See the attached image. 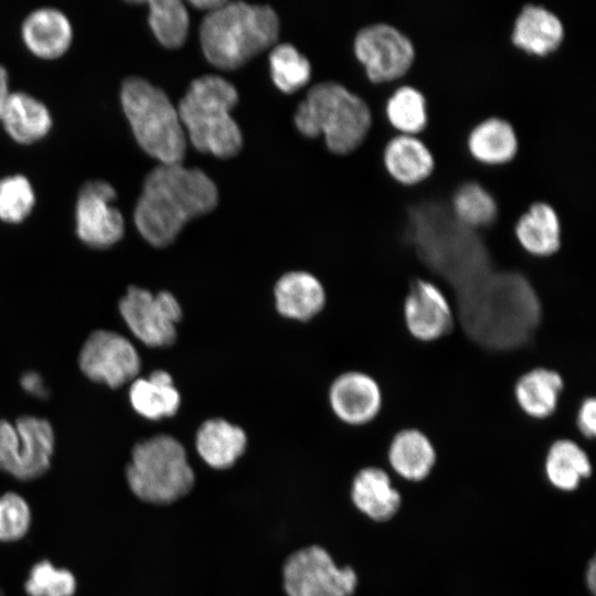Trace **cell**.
I'll list each match as a JSON object with an SVG mask.
<instances>
[{
	"instance_id": "obj_1",
	"label": "cell",
	"mask_w": 596,
	"mask_h": 596,
	"mask_svg": "<svg viewBox=\"0 0 596 596\" xmlns=\"http://www.w3.org/2000/svg\"><path fill=\"white\" fill-rule=\"evenodd\" d=\"M216 204V185L202 170L160 163L145 179L134 222L150 245L166 247L190 220L211 212Z\"/></svg>"
},
{
	"instance_id": "obj_2",
	"label": "cell",
	"mask_w": 596,
	"mask_h": 596,
	"mask_svg": "<svg viewBox=\"0 0 596 596\" xmlns=\"http://www.w3.org/2000/svg\"><path fill=\"white\" fill-rule=\"evenodd\" d=\"M279 34L277 14L269 6L226 1L210 12L200 28L206 60L221 70H236L273 46Z\"/></svg>"
},
{
	"instance_id": "obj_3",
	"label": "cell",
	"mask_w": 596,
	"mask_h": 596,
	"mask_svg": "<svg viewBox=\"0 0 596 596\" xmlns=\"http://www.w3.org/2000/svg\"><path fill=\"white\" fill-rule=\"evenodd\" d=\"M237 100L235 86L221 76L204 75L190 84L177 110L196 150L222 159L238 153L243 137L231 116Z\"/></svg>"
},
{
	"instance_id": "obj_4",
	"label": "cell",
	"mask_w": 596,
	"mask_h": 596,
	"mask_svg": "<svg viewBox=\"0 0 596 596\" xmlns=\"http://www.w3.org/2000/svg\"><path fill=\"white\" fill-rule=\"evenodd\" d=\"M295 124L307 137L323 134L331 152L348 155L365 141L373 117L362 97L340 83L323 82L311 87L299 104Z\"/></svg>"
},
{
	"instance_id": "obj_5",
	"label": "cell",
	"mask_w": 596,
	"mask_h": 596,
	"mask_svg": "<svg viewBox=\"0 0 596 596\" xmlns=\"http://www.w3.org/2000/svg\"><path fill=\"white\" fill-rule=\"evenodd\" d=\"M126 479L139 500L156 505L174 503L195 487V472L184 446L168 434L151 436L134 446Z\"/></svg>"
},
{
	"instance_id": "obj_6",
	"label": "cell",
	"mask_w": 596,
	"mask_h": 596,
	"mask_svg": "<svg viewBox=\"0 0 596 596\" xmlns=\"http://www.w3.org/2000/svg\"><path fill=\"white\" fill-rule=\"evenodd\" d=\"M120 102L141 149L161 163H181L187 135L166 93L134 76L123 82Z\"/></svg>"
},
{
	"instance_id": "obj_7",
	"label": "cell",
	"mask_w": 596,
	"mask_h": 596,
	"mask_svg": "<svg viewBox=\"0 0 596 596\" xmlns=\"http://www.w3.org/2000/svg\"><path fill=\"white\" fill-rule=\"evenodd\" d=\"M358 582L351 566H338L331 554L318 544L295 550L281 567L286 596H353Z\"/></svg>"
},
{
	"instance_id": "obj_8",
	"label": "cell",
	"mask_w": 596,
	"mask_h": 596,
	"mask_svg": "<svg viewBox=\"0 0 596 596\" xmlns=\"http://www.w3.org/2000/svg\"><path fill=\"white\" fill-rule=\"evenodd\" d=\"M54 441L44 418L22 416L14 424L0 419V470L23 481L41 477L50 468Z\"/></svg>"
},
{
	"instance_id": "obj_9",
	"label": "cell",
	"mask_w": 596,
	"mask_h": 596,
	"mask_svg": "<svg viewBox=\"0 0 596 596\" xmlns=\"http://www.w3.org/2000/svg\"><path fill=\"white\" fill-rule=\"evenodd\" d=\"M353 51L364 67L368 79L375 85L402 79L415 57L411 39L396 26L382 21L368 24L358 31Z\"/></svg>"
},
{
	"instance_id": "obj_10",
	"label": "cell",
	"mask_w": 596,
	"mask_h": 596,
	"mask_svg": "<svg viewBox=\"0 0 596 596\" xmlns=\"http://www.w3.org/2000/svg\"><path fill=\"white\" fill-rule=\"evenodd\" d=\"M119 312L130 332L148 347H169L177 339L182 308L170 291L152 294L131 286L119 300Z\"/></svg>"
},
{
	"instance_id": "obj_11",
	"label": "cell",
	"mask_w": 596,
	"mask_h": 596,
	"mask_svg": "<svg viewBox=\"0 0 596 596\" xmlns=\"http://www.w3.org/2000/svg\"><path fill=\"white\" fill-rule=\"evenodd\" d=\"M402 320L406 332L419 343H435L448 336L455 326L450 300L436 283L413 279L402 302Z\"/></svg>"
},
{
	"instance_id": "obj_12",
	"label": "cell",
	"mask_w": 596,
	"mask_h": 596,
	"mask_svg": "<svg viewBox=\"0 0 596 596\" xmlns=\"http://www.w3.org/2000/svg\"><path fill=\"white\" fill-rule=\"evenodd\" d=\"M78 365L89 380L116 389L136 379L141 361L137 349L126 337L97 330L83 344Z\"/></svg>"
},
{
	"instance_id": "obj_13",
	"label": "cell",
	"mask_w": 596,
	"mask_h": 596,
	"mask_svg": "<svg viewBox=\"0 0 596 596\" xmlns=\"http://www.w3.org/2000/svg\"><path fill=\"white\" fill-rule=\"evenodd\" d=\"M116 191L103 180L85 183L79 192L75 219L78 238L95 248L110 247L121 240L125 222L113 205Z\"/></svg>"
},
{
	"instance_id": "obj_14",
	"label": "cell",
	"mask_w": 596,
	"mask_h": 596,
	"mask_svg": "<svg viewBox=\"0 0 596 596\" xmlns=\"http://www.w3.org/2000/svg\"><path fill=\"white\" fill-rule=\"evenodd\" d=\"M328 398L333 414L351 426L373 422L381 413L384 402L379 381L358 370L339 374L330 385Z\"/></svg>"
},
{
	"instance_id": "obj_15",
	"label": "cell",
	"mask_w": 596,
	"mask_h": 596,
	"mask_svg": "<svg viewBox=\"0 0 596 596\" xmlns=\"http://www.w3.org/2000/svg\"><path fill=\"white\" fill-rule=\"evenodd\" d=\"M564 390L565 380L561 372L546 365H536L517 377L512 397L523 415L534 421H544L557 411Z\"/></svg>"
},
{
	"instance_id": "obj_16",
	"label": "cell",
	"mask_w": 596,
	"mask_h": 596,
	"mask_svg": "<svg viewBox=\"0 0 596 596\" xmlns=\"http://www.w3.org/2000/svg\"><path fill=\"white\" fill-rule=\"evenodd\" d=\"M564 25L558 15L542 4L526 3L514 18L510 40L530 56L545 57L563 43Z\"/></svg>"
},
{
	"instance_id": "obj_17",
	"label": "cell",
	"mask_w": 596,
	"mask_h": 596,
	"mask_svg": "<svg viewBox=\"0 0 596 596\" xmlns=\"http://www.w3.org/2000/svg\"><path fill=\"white\" fill-rule=\"evenodd\" d=\"M517 245L528 255L549 258L563 247V230L555 209L545 201H534L513 225Z\"/></svg>"
},
{
	"instance_id": "obj_18",
	"label": "cell",
	"mask_w": 596,
	"mask_h": 596,
	"mask_svg": "<svg viewBox=\"0 0 596 596\" xmlns=\"http://www.w3.org/2000/svg\"><path fill=\"white\" fill-rule=\"evenodd\" d=\"M276 310L285 318L307 321L324 307L327 296L321 281L311 273H285L274 287Z\"/></svg>"
},
{
	"instance_id": "obj_19",
	"label": "cell",
	"mask_w": 596,
	"mask_h": 596,
	"mask_svg": "<svg viewBox=\"0 0 596 596\" xmlns=\"http://www.w3.org/2000/svg\"><path fill=\"white\" fill-rule=\"evenodd\" d=\"M194 446L205 465L215 470H226L234 467L244 455L247 436L242 427L215 417L200 425Z\"/></svg>"
},
{
	"instance_id": "obj_20",
	"label": "cell",
	"mask_w": 596,
	"mask_h": 596,
	"mask_svg": "<svg viewBox=\"0 0 596 596\" xmlns=\"http://www.w3.org/2000/svg\"><path fill=\"white\" fill-rule=\"evenodd\" d=\"M350 499L361 513L375 522L391 520L402 504L401 493L393 487L390 475L375 466L356 472L351 482Z\"/></svg>"
},
{
	"instance_id": "obj_21",
	"label": "cell",
	"mask_w": 596,
	"mask_h": 596,
	"mask_svg": "<svg viewBox=\"0 0 596 596\" xmlns=\"http://www.w3.org/2000/svg\"><path fill=\"white\" fill-rule=\"evenodd\" d=\"M382 158L391 178L404 185L423 182L435 167L433 153L417 135L395 134L386 141Z\"/></svg>"
},
{
	"instance_id": "obj_22",
	"label": "cell",
	"mask_w": 596,
	"mask_h": 596,
	"mask_svg": "<svg viewBox=\"0 0 596 596\" xmlns=\"http://www.w3.org/2000/svg\"><path fill=\"white\" fill-rule=\"evenodd\" d=\"M387 461L396 475L407 481L426 479L437 461V451L428 435L416 427L397 430L387 448Z\"/></svg>"
},
{
	"instance_id": "obj_23",
	"label": "cell",
	"mask_w": 596,
	"mask_h": 596,
	"mask_svg": "<svg viewBox=\"0 0 596 596\" xmlns=\"http://www.w3.org/2000/svg\"><path fill=\"white\" fill-rule=\"evenodd\" d=\"M73 31L67 17L52 8L30 13L22 24V39L38 57L53 60L63 55L72 43Z\"/></svg>"
},
{
	"instance_id": "obj_24",
	"label": "cell",
	"mask_w": 596,
	"mask_h": 596,
	"mask_svg": "<svg viewBox=\"0 0 596 596\" xmlns=\"http://www.w3.org/2000/svg\"><path fill=\"white\" fill-rule=\"evenodd\" d=\"M519 147L512 124L501 117L490 116L476 124L467 136L470 156L487 166H499L511 161Z\"/></svg>"
},
{
	"instance_id": "obj_25",
	"label": "cell",
	"mask_w": 596,
	"mask_h": 596,
	"mask_svg": "<svg viewBox=\"0 0 596 596\" xmlns=\"http://www.w3.org/2000/svg\"><path fill=\"white\" fill-rule=\"evenodd\" d=\"M129 402L138 415L149 421H160L177 414L181 395L170 373L155 370L147 377L132 381Z\"/></svg>"
},
{
	"instance_id": "obj_26",
	"label": "cell",
	"mask_w": 596,
	"mask_h": 596,
	"mask_svg": "<svg viewBox=\"0 0 596 596\" xmlns=\"http://www.w3.org/2000/svg\"><path fill=\"white\" fill-rule=\"evenodd\" d=\"M0 123L14 141L28 145L47 135L52 118L43 103L29 94L17 92L10 93Z\"/></svg>"
},
{
	"instance_id": "obj_27",
	"label": "cell",
	"mask_w": 596,
	"mask_h": 596,
	"mask_svg": "<svg viewBox=\"0 0 596 596\" xmlns=\"http://www.w3.org/2000/svg\"><path fill=\"white\" fill-rule=\"evenodd\" d=\"M592 462L585 449L571 438L554 440L545 454L544 472L549 482L565 492L578 488L592 475Z\"/></svg>"
},
{
	"instance_id": "obj_28",
	"label": "cell",
	"mask_w": 596,
	"mask_h": 596,
	"mask_svg": "<svg viewBox=\"0 0 596 596\" xmlns=\"http://www.w3.org/2000/svg\"><path fill=\"white\" fill-rule=\"evenodd\" d=\"M455 217L465 226L479 231L499 221V205L493 194L479 181L467 179L450 195Z\"/></svg>"
},
{
	"instance_id": "obj_29",
	"label": "cell",
	"mask_w": 596,
	"mask_h": 596,
	"mask_svg": "<svg viewBox=\"0 0 596 596\" xmlns=\"http://www.w3.org/2000/svg\"><path fill=\"white\" fill-rule=\"evenodd\" d=\"M384 115L397 132L419 135L428 121L425 95L413 85H397L385 100Z\"/></svg>"
},
{
	"instance_id": "obj_30",
	"label": "cell",
	"mask_w": 596,
	"mask_h": 596,
	"mask_svg": "<svg viewBox=\"0 0 596 596\" xmlns=\"http://www.w3.org/2000/svg\"><path fill=\"white\" fill-rule=\"evenodd\" d=\"M149 6V25L157 40L166 47L183 45L188 36L189 14L178 0H152Z\"/></svg>"
},
{
	"instance_id": "obj_31",
	"label": "cell",
	"mask_w": 596,
	"mask_h": 596,
	"mask_svg": "<svg viewBox=\"0 0 596 596\" xmlns=\"http://www.w3.org/2000/svg\"><path fill=\"white\" fill-rule=\"evenodd\" d=\"M269 67L273 82L286 94L304 87L311 76L309 61L288 43L276 45L272 50Z\"/></svg>"
},
{
	"instance_id": "obj_32",
	"label": "cell",
	"mask_w": 596,
	"mask_h": 596,
	"mask_svg": "<svg viewBox=\"0 0 596 596\" xmlns=\"http://www.w3.org/2000/svg\"><path fill=\"white\" fill-rule=\"evenodd\" d=\"M35 203L30 181L21 174L0 180V220L20 223L32 212Z\"/></svg>"
},
{
	"instance_id": "obj_33",
	"label": "cell",
	"mask_w": 596,
	"mask_h": 596,
	"mask_svg": "<svg viewBox=\"0 0 596 596\" xmlns=\"http://www.w3.org/2000/svg\"><path fill=\"white\" fill-rule=\"evenodd\" d=\"M24 587L29 596H73L76 579L70 571L42 561L32 567Z\"/></svg>"
},
{
	"instance_id": "obj_34",
	"label": "cell",
	"mask_w": 596,
	"mask_h": 596,
	"mask_svg": "<svg viewBox=\"0 0 596 596\" xmlns=\"http://www.w3.org/2000/svg\"><path fill=\"white\" fill-rule=\"evenodd\" d=\"M31 524L26 501L14 492L0 497V541L12 542L25 535Z\"/></svg>"
},
{
	"instance_id": "obj_35",
	"label": "cell",
	"mask_w": 596,
	"mask_h": 596,
	"mask_svg": "<svg viewBox=\"0 0 596 596\" xmlns=\"http://www.w3.org/2000/svg\"><path fill=\"white\" fill-rule=\"evenodd\" d=\"M575 426L586 439L596 435V400L593 395L585 396L578 404L575 414Z\"/></svg>"
},
{
	"instance_id": "obj_36",
	"label": "cell",
	"mask_w": 596,
	"mask_h": 596,
	"mask_svg": "<svg viewBox=\"0 0 596 596\" xmlns=\"http://www.w3.org/2000/svg\"><path fill=\"white\" fill-rule=\"evenodd\" d=\"M20 383L25 392L39 398L46 397L49 394L42 376L34 371L24 373L20 380Z\"/></svg>"
},
{
	"instance_id": "obj_37",
	"label": "cell",
	"mask_w": 596,
	"mask_h": 596,
	"mask_svg": "<svg viewBox=\"0 0 596 596\" xmlns=\"http://www.w3.org/2000/svg\"><path fill=\"white\" fill-rule=\"evenodd\" d=\"M9 95L10 92L8 72L3 66L0 65V121Z\"/></svg>"
},
{
	"instance_id": "obj_38",
	"label": "cell",
	"mask_w": 596,
	"mask_h": 596,
	"mask_svg": "<svg viewBox=\"0 0 596 596\" xmlns=\"http://www.w3.org/2000/svg\"><path fill=\"white\" fill-rule=\"evenodd\" d=\"M226 1L223 0H195L189 3L195 9L206 11L207 13L221 8Z\"/></svg>"
},
{
	"instance_id": "obj_39",
	"label": "cell",
	"mask_w": 596,
	"mask_h": 596,
	"mask_svg": "<svg viewBox=\"0 0 596 596\" xmlns=\"http://www.w3.org/2000/svg\"><path fill=\"white\" fill-rule=\"evenodd\" d=\"M585 583L587 588L592 594H595L596 589V562L595 557H593L587 565L586 572H585Z\"/></svg>"
}]
</instances>
